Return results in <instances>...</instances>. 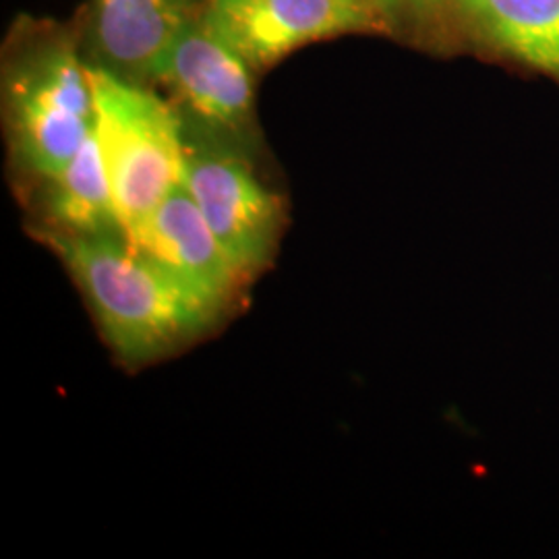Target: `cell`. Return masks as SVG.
Masks as SVG:
<instances>
[{"label":"cell","mask_w":559,"mask_h":559,"mask_svg":"<svg viewBox=\"0 0 559 559\" xmlns=\"http://www.w3.org/2000/svg\"><path fill=\"white\" fill-rule=\"evenodd\" d=\"M40 237L71 272L102 334L124 362H150L175 353L224 313L140 251L124 233L44 230Z\"/></svg>","instance_id":"1"},{"label":"cell","mask_w":559,"mask_h":559,"mask_svg":"<svg viewBox=\"0 0 559 559\" xmlns=\"http://www.w3.org/2000/svg\"><path fill=\"white\" fill-rule=\"evenodd\" d=\"M96 140L122 233L145 221L185 173L187 140L177 112L140 81L90 64Z\"/></svg>","instance_id":"2"},{"label":"cell","mask_w":559,"mask_h":559,"mask_svg":"<svg viewBox=\"0 0 559 559\" xmlns=\"http://www.w3.org/2000/svg\"><path fill=\"white\" fill-rule=\"evenodd\" d=\"M7 100L13 150L41 179H55L94 133L90 64L69 44H44L21 60L9 78Z\"/></svg>","instance_id":"3"},{"label":"cell","mask_w":559,"mask_h":559,"mask_svg":"<svg viewBox=\"0 0 559 559\" xmlns=\"http://www.w3.org/2000/svg\"><path fill=\"white\" fill-rule=\"evenodd\" d=\"M182 182L224 251L249 278L276 253L284 205L237 154L187 141Z\"/></svg>","instance_id":"4"},{"label":"cell","mask_w":559,"mask_h":559,"mask_svg":"<svg viewBox=\"0 0 559 559\" xmlns=\"http://www.w3.org/2000/svg\"><path fill=\"white\" fill-rule=\"evenodd\" d=\"M203 21L265 69L302 44L381 29L385 20L371 0H210Z\"/></svg>","instance_id":"5"},{"label":"cell","mask_w":559,"mask_h":559,"mask_svg":"<svg viewBox=\"0 0 559 559\" xmlns=\"http://www.w3.org/2000/svg\"><path fill=\"white\" fill-rule=\"evenodd\" d=\"M251 71L253 67L201 17L180 29L158 81L168 83L207 127L239 133L253 117Z\"/></svg>","instance_id":"6"},{"label":"cell","mask_w":559,"mask_h":559,"mask_svg":"<svg viewBox=\"0 0 559 559\" xmlns=\"http://www.w3.org/2000/svg\"><path fill=\"white\" fill-rule=\"evenodd\" d=\"M124 237L222 311L247 278L224 251L185 182Z\"/></svg>","instance_id":"7"},{"label":"cell","mask_w":559,"mask_h":559,"mask_svg":"<svg viewBox=\"0 0 559 559\" xmlns=\"http://www.w3.org/2000/svg\"><path fill=\"white\" fill-rule=\"evenodd\" d=\"M193 0H96L92 38L106 67L131 81L156 80Z\"/></svg>","instance_id":"8"},{"label":"cell","mask_w":559,"mask_h":559,"mask_svg":"<svg viewBox=\"0 0 559 559\" xmlns=\"http://www.w3.org/2000/svg\"><path fill=\"white\" fill-rule=\"evenodd\" d=\"M501 59L559 83V0H441Z\"/></svg>","instance_id":"9"},{"label":"cell","mask_w":559,"mask_h":559,"mask_svg":"<svg viewBox=\"0 0 559 559\" xmlns=\"http://www.w3.org/2000/svg\"><path fill=\"white\" fill-rule=\"evenodd\" d=\"M50 230L67 235L122 233L119 210L102 160L96 129L80 152L50 179L48 193Z\"/></svg>","instance_id":"10"},{"label":"cell","mask_w":559,"mask_h":559,"mask_svg":"<svg viewBox=\"0 0 559 559\" xmlns=\"http://www.w3.org/2000/svg\"><path fill=\"white\" fill-rule=\"evenodd\" d=\"M373 7L378 9L383 20L388 21L390 17H394L400 11H406V9H420L425 4H431V2H441V0H371Z\"/></svg>","instance_id":"11"}]
</instances>
